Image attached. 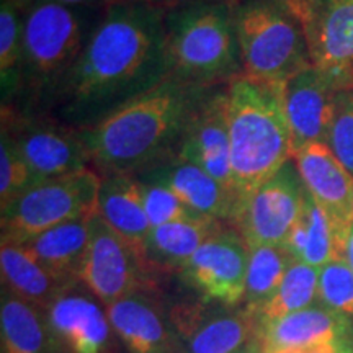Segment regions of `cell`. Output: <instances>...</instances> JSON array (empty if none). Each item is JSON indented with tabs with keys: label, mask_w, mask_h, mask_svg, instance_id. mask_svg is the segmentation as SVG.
<instances>
[{
	"label": "cell",
	"mask_w": 353,
	"mask_h": 353,
	"mask_svg": "<svg viewBox=\"0 0 353 353\" xmlns=\"http://www.w3.org/2000/svg\"><path fill=\"white\" fill-rule=\"evenodd\" d=\"M169 77L164 7L114 0L101 8L81 56L38 114L81 131Z\"/></svg>",
	"instance_id": "obj_1"
},
{
	"label": "cell",
	"mask_w": 353,
	"mask_h": 353,
	"mask_svg": "<svg viewBox=\"0 0 353 353\" xmlns=\"http://www.w3.org/2000/svg\"><path fill=\"white\" fill-rule=\"evenodd\" d=\"M208 88L169 77L79 131L92 169L100 176H136L176 156L185 128Z\"/></svg>",
	"instance_id": "obj_2"
},
{
	"label": "cell",
	"mask_w": 353,
	"mask_h": 353,
	"mask_svg": "<svg viewBox=\"0 0 353 353\" xmlns=\"http://www.w3.org/2000/svg\"><path fill=\"white\" fill-rule=\"evenodd\" d=\"M228 125L239 211L263 182L293 159L285 83L236 77L228 83Z\"/></svg>",
	"instance_id": "obj_3"
},
{
	"label": "cell",
	"mask_w": 353,
	"mask_h": 353,
	"mask_svg": "<svg viewBox=\"0 0 353 353\" xmlns=\"http://www.w3.org/2000/svg\"><path fill=\"white\" fill-rule=\"evenodd\" d=\"M99 15L92 8L34 0L25 12L19 92L10 107L2 108L38 114L81 56Z\"/></svg>",
	"instance_id": "obj_4"
},
{
	"label": "cell",
	"mask_w": 353,
	"mask_h": 353,
	"mask_svg": "<svg viewBox=\"0 0 353 353\" xmlns=\"http://www.w3.org/2000/svg\"><path fill=\"white\" fill-rule=\"evenodd\" d=\"M165 34L172 77L214 87L242 76L229 3L211 0L176 3L165 10Z\"/></svg>",
	"instance_id": "obj_5"
},
{
	"label": "cell",
	"mask_w": 353,
	"mask_h": 353,
	"mask_svg": "<svg viewBox=\"0 0 353 353\" xmlns=\"http://www.w3.org/2000/svg\"><path fill=\"white\" fill-rule=\"evenodd\" d=\"M242 76L286 83L311 65L303 30L281 0L232 3Z\"/></svg>",
	"instance_id": "obj_6"
},
{
	"label": "cell",
	"mask_w": 353,
	"mask_h": 353,
	"mask_svg": "<svg viewBox=\"0 0 353 353\" xmlns=\"http://www.w3.org/2000/svg\"><path fill=\"white\" fill-rule=\"evenodd\" d=\"M100 183L101 176L88 167L76 174L32 185L0 208L2 242L23 244L65 221L95 214Z\"/></svg>",
	"instance_id": "obj_7"
},
{
	"label": "cell",
	"mask_w": 353,
	"mask_h": 353,
	"mask_svg": "<svg viewBox=\"0 0 353 353\" xmlns=\"http://www.w3.org/2000/svg\"><path fill=\"white\" fill-rule=\"evenodd\" d=\"M2 131L19 149L37 183L90 167L79 131L51 118L2 108Z\"/></svg>",
	"instance_id": "obj_8"
},
{
	"label": "cell",
	"mask_w": 353,
	"mask_h": 353,
	"mask_svg": "<svg viewBox=\"0 0 353 353\" xmlns=\"http://www.w3.org/2000/svg\"><path fill=\"white\" fill-rule=\"evenodd\" d=\"M301 26L312 68L353 90V0H281Z\"/></svg>",
	"instance_id": "obj_9"
},
{
	"label": "cell",
	"mask_w": 353,
	"mask_h": 353,
	"mask_svg": "<svg viewBox=\"0 0 353 353\" xmlns=\"http://www.w3.org/2000/svg\"><path fill=\"white\" fill-rule=\"evenodd\" d=\"M143 254L118 236L99 213L90 218V241L79 280L105 307L141 290L154 288Z\"/></svg>",
	"instance_id": "obj_10"
},
{
	"label": "cell",
	"mask_w": 353,
	"mask_h": 353,
	"mask_svg": "<svg viewBox=\"0 0 353 353\" xmlns=\"http://www.w3.org/2000/svg\"><path fill=\"white\" fill-rule=\"evenodd\" d=\"M306 195L307 190L291 159L249 196L232 228L241 232L249 247H283L301 214Z\"/></svg>",
	"instance_id": "obj_11"
},
{
	"label": "cell",
	"mask_w": 353,
	"mask_h": 353,
	"mask_svg": "<svg viewBox=\"0 0 353 353\" xmlns=\"http://www.w3.org/2000/svg\"><path fill=\"white\" fill-rule=\"evenodd\" d=\"M250 249L241 232L224 226L180 270V278L203 301L239 307L244 303Z\"/></svg>",
	"instance_id": "obj_12"
},
{
	"label": "cell",
	"mask_w": 353,
	"mask_h": 353,
	"mask_svg": "<svg viewBox=\"0 0 353 353\" xmlns=\"http://www.w3.org/2000/svg\"><path fill=\"white\" fill-rule=\"evenodd\" d=\"M185 353H241L262 341L257 316L249 309L216 303H183L170 307Z\"/></svg>",
	"instance_id": "obj_13"
},
{
	"label": "cell",
	"mask_w": 353,
	"mask_h": 353,
	"mask_svg": "<svg viewBox=\"0 0 353 353\" xmlns=\"http://www.w3.org/2000/svg\"><path fill=\"white\" fill-rule=\"evenodd\" d=\"M176 156L201 167L236 195L228 125V83L208 88L185 128Z\"/></svg>",
	"instance_id": "obj_14"
},
{
	"label": "cell",
	"mask_w": 353,
	"mask_h": 353,
	"mask_svg": "<svg viewBox=\"0 0 353 353\" xmlns=\"http://www.w3.org/2000/svg\"><path fill=\"white\" fill-rule=\"evenodd\" d=\"M105 309L128 353H185L170 309L156 290L136 291Z\"/></svg>",
	"instance_id": "obj_15"
},
{
	"label": "cell",
	"mask_w": 353,
	"mask_h": 353,
	"mask_svg": "<svg viewBox=\"0 0 353 353\" xmlns=\"http://www.w3.org/2000/svg\"><path fill=\"white\" fill-rule=\"evenodd\" d=\"M304 187L332 221L345 247L353 224V175L325 143L307 144L293 154Z\"/></svg>",
	"instance_id": "obj_16"
},
{
	"label": "cell",
	"mask_w": 353,
	"mask_h": 353,
	"mask_svg": "<svg viewBox=\"0 0 353 353\" xmlns=\"http://www.w3.org/2000/svg\"><path fill=\"white\" fill-rule=\"evenodd\" d=\"M341 88L319 69H303L285 83V110L294 151L307 144H327Z\"/></svg>",
	"instance_id": "obj_17"
},
{
	"label": "cell",
	"mask_w": 353,
	"mask_h": 353,
	"mask_svg": "<svg viewBox=\"0 0 353 353\" xmlns=\"http://www.w3.org/2000/svg\"><path fill=\"white\" fill-rule=\"evenodd\" d=\"M82 286V281H77L50 304L48 322L68 353H108L113 329L107 309Z\"/></svg>",
	"instance_id": "obj_18"
},
{
	"label": "cell",
	"mask_w": 353,
	"mask_h": 353,
	"mask_svg": "<svg viewBox=\"0 0 353 353\" xmlns=\"http://www.w3.org/2000/svg\"><path fill=\"white\" fill-rule=\"evenodd\" d=\"M139 182L164 185L196 213L232 226L239 213V200L208 172L193 162L174 156L136 175Z\"/></svg>",
	"instance_id": "obj_19"
},
{
	"label": "cell",
	"mask_w": 353,
	"mask_h": 353,
	"mask_svg": "<svg viewBox=\"0 0 353 353\" xmlns=\"http://www.w3.org/2000/svg\"><path fill=\"white\" fill-rule=\"evenodd\" d=\"M262 342L265 352L319 343H353V324L316 303L262 329Z\"/></svg>",
	"instance_id": "obj_20"
},
{
	"label": "cell",
	"mask_w": 353,
	"mask_h": 353,
	"mask_svg": "<svg viewBox=\"0 0 353 353\" xmlns=\"http://www.w3.org/2000/svg\"><path fill=\"white\" fill-rule=\"evenodd\" d=\"M97 213L144 257V245L152 228L145 214L143 185L134 175L101 176Z\"/></svg>",
	"instance_id": "obj_21"
},
{
	"label": "cell",
	"mask_w": 353,
	"mask_h": 353,
	"mask_svg": "<svg viewBox=\"0 0 353 353\" xmlns=\"http://www.w3.org/2000/svg\"><path fill=\"white\" fill-rule=\"evenodd\" d=\"M226 226L223 221L203 216L152 228L144 245V260L156 273L179 272L210 237Z\"/></svg>",
	"instance_id": "obj_22"
},
{
	"label": "cell",
	"mask_w": 353,
	"mask_h": 353,
	"mask_svg": "<svg viewBox=\"0 0 353 353\" xmlns=\"http://www.w3.org/2000/svg\"><path fill=\"white\" fill-rule=\"evenodd\" d=\"M3 353H68L48 322L46 309L2 288L0 301Z\"/></svg>",
	"instance_id": "obj_23"
},
{
	"label": "cell",
	"mask_w": 353,
	"mask_h": 353,
	"mask_svg": "<svg viewBox=\"0 0 353 353\" xmlns=\"http://www.w3.org/2000/svg\"><path fill=\"white\" fill-rule=\"evenodd\" d=\"M92 216L57 224L21 245H25L43 263V267H46L59 280L65 283H76L81 281L79 273L90 241Z\"/></svg>",
	"instance_id": "obj_24"
},
{
	"label": "cell",
	"mask_w": 353,
	"mask_h": 353,
	"mask_svg": "<svg viewBox=\"0 0 353 353\" xmlns=\"http://www.w3.org/2000/svg\"><path fill=\"white\" fill-rule=\"evenodd\" d=\"M0 273L2 288L43 309L50 307L61 293L77 283L59 280L25 245L12 242H2L0 247Z\"/></svg>",
	"instance_id": "obj_25"
},
{
	"label": "cell",
	"mask_w": 353,
	"mask_h": 353,
	"mask_svg": "<svg viewBox=\"0 0 353 353\" xmlns=\"http://www.w3.org/2000/svg\"><path fill=\"white\" fill-rule=\"evenodd\" d=\"M283 247L296 262L307 263L317 270L335 259H345V247L339 241L332 221L309 192Z\"/></svg>",
	"instance_id": "obj_26"
},
{
	"label": "cell",
	"mask_w": 353,
	"mask_h": 353,
	"mask_svg": "<svg viewBox=\"0 0 353 353\" xmlns=\"http://www.w3.org/2000/svg\"><path fill=\"white\" fill-rule=\"evenodd\" d=\"M249 249L244 307L257 316L280 288L294 259L281 245H255Z\"/></svg>",
	"instance_id": "obj_27"
},
{
	"label": "cell",
	"mask_w": 353,
	"mask_h": 353,
	"mask_svg": "<svg viewBox=\"0 0 353 353\" xmlns=\"http://www.w3.org/2000/svg\"><path fill=\"white\" fill-rule=\"evenodd\" d=\"M317 285H319V270L294 260L286 272L280 288L259 311L257 319L260 327L265 329L273 322L316 304Z\"/></svg>",
	"instance_id": "obj_28"
},
{
	"label": "cell",
	"mask_w": 353,
	"mask_h": 353,
	"mask_svg": "<svg viewBox=\"0 0 353 353\" xmlns=\"http://www.w3.org/2000/svg\"><path fill=\"white\" fill-rule=\"evenodd\" d=\"M25 6L19 0H2L0 6V83L2 107H10L19 92V74L23 43Z\"/></svg>",
	"instance_id": "obj_29"
},
{
	"label": "cell",
	"mask_w": 353,
	"mask_h": 353,
	"mask_svg": "<svg viewBox=\"0 0 353 353\" xmlns=\"http://www.w3.org/2000/svg\"><path fill=\"white\" fill-rule=\"evenodd\" d=\"M317 299L353 324V270L345 259H335L321 268Z\"/></svg>",
	"instance_id": "obj_30"
},
{
	"label": "cell",
	"mask_w": 353,
	"mask_h": 353,
	"mask_svg": "<svg viewBox=\"0 0 353 353\" xmlns=\"http://www.w3.org/2000/svg\"><path fill=\"white\" fill-rule=\"evenodd\" d=\"M34 183L37 182L19 149L8 138L7 132L2 131L0 132V208L12 203Z\"/></svg>",
	"instance_id": "obj_31"
},
{
	"label": "cell",
	"mask_w": 353,
	"mask_h": 353,
	"mask_svg": "<svg viewBox=\"0 0 353 353\" xmlns=\"http://www.w3.org/2000/svg\"><path fill=\"white\" fill-rule=\"evenodd\" d=\"M141 185H143L145 214H148L151 228L162 226L167 223H176V221L203 218V214L190 208L187 203H183L164 185L144 182H141Z\"/></svg>",
	"instance_id": "obj_32"
},
{
	"label": "cell",
	"mask_w": 353,
	"mask_h": 353,
	"mask_svg": "<svg viewBox=\"0 0 353 353\" xmlns=\"http://www.w3.org/2000/svg\"><path fill=\"white\" fill-rule=\"evenodd\" d=\"M327 145L353 175V90H341L337 97Z\"/></svg>",
	"instance_id": "obj_33"
},
{
	"label": "cell",
	"mask_w": 353,
	"mask_h": 353,
	"mask_svg": "<svg viewBox=\"0 0 353 353\" xmlns=\"http://www.w3.org/2000/svg\"><path fill=\"white\" fill-rule=\"evenodd\" d=\"M265 353H353V343H319L311 347L273 348Z\"/></svg>",
	"instance_id": "obj_34"
},
{
	"label": "cell",
	"mask_w": 353,
	"mask_h": 353,
	"mask_svg": "<svg viewBox=\"0 0 353 353\" xmlns=\"http://www.w3.org/2000/svg\"><path fill=\"white\" fill-rule=\"evenodd\" d=\"M48 2L63 3V6H69V7L97 8V7H105V6H108V3L114 2V0H48Z\"/></svg>",
	"instance_id": "obj_35"
},
{
	"label": "cell",
	"mask_w": 353,
	"mask_h": 353,
	"mask_svg": "<svg viewBox=\"0 0 353 353\" xmlns=\"http://www.w3.org/2000/svg\"><path fill=\"white\" fill-rule=\"evenodd\" d=\"M345 260H347V263L350 265V268L353 270V224H352L350 232H348V237H347V244H345Z\"/></svg>",
	"instance_id": "obj_36"
},
{
	"label": "cell",
	"mask_w": 353,
	"mask_h": 353,
	"mask_svg": "<svg viewBox=\"0 0 353 353\" xmlns=\"http://www.w3.org/2000/svg\"><path fill=\"white\" fill-rule=\"evenodd\" d=\"M241 353H265L263 342L262 341H257L255 343H252V345H250V347H247L245 350L241 352Z\"/></svg>",
	"instance_id": "obj_37"
},
{
	"label": "cell",
	"mask_w": 353,
	"mask_h": 353,
	"mask_svg": "<svg viewBox=\"0 0 353 353\" xmlns=\"http://www.w3.org/2000/svg\"><path fill=\"white\" fill-rule=\"evenodd\" d=\"M182 2H187V0H169V3H167V6L174 7V6H176V3H182ZM211 2H224V3H229V6H232V3L239 2V0H211Z\"/></svg>",
	"instance_id": "obj_38"
},
{
	"label": "cell",
	"mask_w": 353,
	"mask_h": 353,
	"mask_svg": "<svg viewBox=\"0 0 353 353\" xmlns=\"http://www.w3.org/2000/svg\"><path fill=\"white\" fill-rule=\"evenodd\" d=\"M149 2L156 3V6H161V7H167V3H169V0H149Z\"/></svg>",
	"instance_id": "obj_39"
},
{
	"label": "cell",
	"mask_w": 353,
	"mask_h": 353,
	"mask_svg": "<svg viewBox=\"0 0 353 353\" xmlns=\"http://www.w3.org/2000/svg\"><path fill=\"white\" fill-rule=\"evenodd\" d=\"M19 2L21 3V6H25V7H30L33 3V0H19Z\"/></svg>",
	"instance_id": "obj_40"
},
{
	"label": "cell",
	"mask_w": 353,
	"mask_h": 353,
	"mask_svg": "<svg viewBox=\"0 0 353 353\" xmlns=\"http://www.w3.org/2000/svg\"><path fill=\"white\" fill-rule=\"evenodd\" d=\"M2 353H3V352H2Z\"/></svg>",
	"instance_id": "obj_41"
}]
</instances>
